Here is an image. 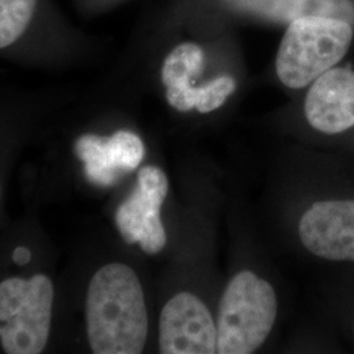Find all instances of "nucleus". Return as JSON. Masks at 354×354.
Masks as SVG:
<instances>
[{
	"instance_id": "nucleus-1",
	"label": "nucleus",
	"mask_w": 354,
	"mask_h": 354,
	"mask_svg": "<svg viewBox=\"0 0 354 354\" xmlns=\"http://www.w3.org/2000/svg\"><path fill=\"white\" fill-rule=\"evenodd\" d=\"M86 313L93 353H142L147 340L149 317L140 279L130 266L113 263L93 274Z\"/></svg>"
},
{
	"instance_id": "nucleus-2",
	"label": "nucleus",
	"mask_w": 354,
	"mask_h": 354,
	"mask_svg": "<svg viewBox=\"0 0 354 354\" xmlns=\"http://www.w3.org/2000/svg\"><path fill=\"white\" fill-rule=\"evenodd\" d=\"M277 317L273 286L251 270L230 279L216 317V353L251 354L263 346Z\"/></svg>"
},
{
	"instance_id": "nucleus-3",
	"label": "nucleus",
	"mask_w": 354,
	"mask_h": 354,
	"mask_svg": "<svg viewBox=\"0 0 354 354\" xmlns=\"http://www.w3.org/2000/svg\"><path fill=\"white\" fill-rule=\"evenodd\" d=\"M352 24L330 17L291 21L281 41L276 71L282 84L304 88L335 67L349 50Z\"/></svg>"
},
{
	"instance_id": "nucleus-4",
	"label": "nucleus",
	"mask_w": 354,
	"mask_h": 354,
	"mask_svg": "<svg viewBox=\"0 0 354 354\" xmlns=\"http://www.w3.org/2000/svg\"><path fill=\"white\" fill-rule=\"evenodd\" d=\"M54 289L50 279L0 282V342L8 354L41 353L49 339Z\"/></svg>"
},
{
	"instance_id": "nucleus-5",
	"label": "nucleus",
	"mask_w": 354,
	"mask_h": 354,
	"mask_svg": "<svg viewBox=\"0 0 354 354\" xmlns=\"http://www.w3.org/2000/svg\"><path fill=\"white\" fill-rule=\"evenodd\" d=\"M203 50L196 44L185 42L176 46L165 59L162 82L168 104L178 112L192 109L210 113L219 109L235 92L236 82L232 76H218L203 86H194L203 71Z\"/></svg>"
},
{
	"instance_id": "nucleus-6",
	"label": "nucleus",
	"mask_w": 354,
	"mask_h": 354,
	"mask_svg": "<svg viewBox=\"0 0 354 354\" xmlns=\"http://www.w3.org/2000/svg\"><path fill=\"white\" fill-rule=\"evenodd\" d=\"M168 194L163 169L147 165L138 172L136 189L115 212V226L129 244H140L143 252L156 254L167 243L160 209Z\"/></svg>"
},
{
	"instance_id": "nucleus-7",
	"label": "nucleus",
	"mask_w": 354,
	"mask_h": 354,
	"mask_svg": "<svg viewBox=\"0 0 354 354\" xmlns=\"http://www.w3.org/2000/svg\"><path fill=\"white\" fill-rule=\"evenodd\" d=\"M216 322L198 297L183 291L165 304L159 320L160 353H216Z\"/></svg>"
},
{
	"instance_id": "nucleus-8",
	"label": "nucleus",
	"mask_w": 354,
	"mask_h": 354,
	"mask_svg": "<svg viewBox=\"0 0 354 354\" xmlns=\"http://www.w3.org/2000/svg\"><path fill=\"white\" fill-rule=\"evenodd\" d=\"M299 238L307 251L330 261H354V200L320 201L299 221Z\"/></svg>"
},
{
	"instance_id": "nucleus-9",
	"label": "nucleus",
	"mask_w": 354,
	"mask_h": 354,
	"mask_svg": "<svg viewBox=\"0 0 354 354\" xmlns=\"http://www.w3.org/2000/svg\"><path fill=\"white\" fill-rule=\"evenodd\" d=\"M75 153L84 163V174L92 184L111 187L138 168L145 158V145L137 134L127 130L108 138L86 134L76 140Z\"/></svg>"
},
{
	"instance_id": "nucleus-10",
	"label": "nucleus",
	"mask_w": 354,
	"mask_h": 354,
	"mask_svg": "<svg viewBox=\"0 0 354 354\" xmlns=\"http://www.w3.org/2000/svg\"><path fill=\"white\" fill-rule=\"evenodd\" d=\"M308 124L324 134H339L354 127V73L332 67L317 77L304 100Z\"/></svg>"
},
{
	"instance_id": "nucleus-11",
	"label": "nucleus",
	"mask_w": 354,
	"mask_h": 354,
	"mask_svg": "<svg viewBox=\"0 0 354 354\" xmlns=\"http://www.w3.org/2000/svg\"><path fill=\"white\" fill-rule=\"evenodd\" d=\"M239 7L279 23L302 17H330L354 23L353 0H238Z\"/></svg>"
},
{
	"instance_id": "nucleus-12",
	"label": "nucleus",
	"mask_w": 354,
	"mask_h": 354,
	"mask_svg": "<svg viewBox=\"0 0 354 354\" xmlns=\"http://www.w3.org/2000/svg\"><path fill=\"white\" fill-rule=\"evenodd\" d=\"M37 0H0V49L12 45L24 35Z\"/></svg>"
},
{
	"instance_id": "nucleus-13",
	"label": "nucleus",
	"mask_w": 354,
	"mask_h": 354,
	"mask_svg": "<svg viewBox=\"0 0 354 354\" xmlns=\"http://www.w3.org/2000/svg\"><path fill=\"white\" fill-rule=\"evenodd\" d=\"M32 254L26 247H17L12 253V260L19 266H26L29 263Z\"/></svg>"
}]
</instances>
